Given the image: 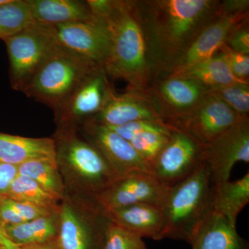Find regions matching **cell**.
<instances>
[{"instance_id":"cell-1","label":"cell","mask_w":249,"mask_h":249,"mask_svg":"<svg viewBox=\"0 0 249 249\" xmlns=\"http://www.w3.org/2000/svg\"><path fill=\"white\" fill-rule=\"evenodd\" d=\"M219 1H135L146 44L152 82L164 75L198 34L218 17Z\"/></svg>"},{"instance_id":"cell-2","label":"cell","mask_w":249,"mask_h":249,"mask_svg":"<svg viewBox=\"0 0 249 249\" xmlns=\"http://www.w3.org/2000/svg\"><path fill=\"white\" fill-rule=\"evenodd\" d=\"M110 50L104 69L108 77L127 82V90L146 91L152 83L146 44L135 1L116 0L106 18Z\"/></svg>"},{"instance_id":"cell-3","label":"cell","mask_w":249,"mask_h":249,"mask_svg":"<svg viewBox=\"0 0 249 249\" xmlns=\"http://www.w3.org/2000/svg\"><path fill=\"white\" fill-rule=\"evenodd\" d=\"M55 160L65 196L89 202L118 179L99 151L79 131L55 132Z\"/></svg>"},{"instance_id":"cell-4","label":"cell","mask_w":249,"mask_h":249,"mask_svg":"<svg viewBox=\"0 0 249 249\" xmlns=\"http://www.w3.org/2000/svg\"><path fill=\"white\" fill-rule=\"evenodd\" d=\"M212 188L206 163L169 188L161 206L163 239L189 242L196 228L213 210Z\"/></svg>"},{"instance_id":"cell-5","label":"cell","mask_w":249,"mask_h":249,"mask_svg":"<svg viewBox=\"0 0 249 249\" xmlns=\"http://www.w3.org/2000/svg\"><path fill=\"white\" fill-rule=\"evenodd\" d=\"M98 67L58 46L22 93L55 111Z\"/></svg>"},{"instance_id":"cell-6","label":"cell","mask_w":249,"mask_h":249,"mask_svg":"<svg viewBox=\"0 0 249 249\" xmlns=\"http://www.w3.org/2000/svg\"><path fill=\"white\" fill-rule=\"evenodd\" d=\"M3 41L9 55L11 88L21 92L59 46L48 25L37 22Z\"/></svg>"},{"instance_id":"cell-7","label":"cell","mask_w":249,"mask_h":249,"mask_svg":"<svg viewBox=\"0 0 249 249\" xmlns=\"http://www.w3.org/2000/svg\"><path fill=\"white\" fill-rule=\"evenodd\" d=\"M56 243L60 249H102L107 218L97 202L65 196L58 210Z\"/></svg>"},{"instance_id":"cell-8","label":"cell","mask_w":249,"mask_h":249,"mask_svg":"<svg viewBox=\"0 0 249 249\" xmlns=\"http://www.w3.org/2000/svg\"><path fill=\"white\" fill-rule=\"evenodd\" d=\"M103 67L93 70L54 111L55 132L76 131L98 114L114 92Z\"/></svg>"},{"instance_id":"cell-9","label":"cell","mask_w":249,"mask_h":249,"mask_svg":"<svg viewBox=\"0 0 249 249\" xmlns=\"http://www.w3.org/2000/svg\"><path fill=\"white\" fill-rule=\"evenodd\" d=\"M205 163L204 145L182 129L175 128L152 163L150 171L163 186L170 188Z\"/></svg>"},{"instance_id":"cell-10","label":"cell","mask_w":249,"mask_h":249,"mask_svg":"<svg viewBox=\"0 0 249 249\" xmlns=\"http://www.w3.org/2000/svg\"><path fill=\"white\" fill-rule=\"evenodd\" d=\"M47 25L60 47L96 66L104 68L111 45L106 19L93 17L82 22Z\"/></svg>"},{"instance_id":"cell-11","label":"cell","mask_w":249,"mask_h":249,"mask_svg":"<svg viewBox=\"0 0 249 249\" xmlns=\"http://www.w3.org/2000/svg\"><path fill=\"white\" fill-rule=\"evenodd\" d=\"M209 90L196 80L163 77L153 80L147 91L165 122L178 128L209 94Z\"/></svg>"},{"instance_id":"cell-12","label":"cell","mask_w":249,"mask_h":249,"mask_svg":"<svg viewBox=\"0 0 249 249\" xmlns=\"http://www.w3.org/2000/svg\"><path fill=\"white\" fill-rule=\"evenodd\" d=\"M206 163L213 184L228 181L237 162H249V119L242 117L204 145Z\"/></svg>"},{"instance_id":"cell-13","label":"cell","mask_w":249,"mask_h":249,"mask_svg":"<svg viewBox=\"0 0 249 249\" xmlns=\"http://www.w3.org/2000/svg\"><path fill=\"white\" fill-rule=\"evenodd\" d=\"M78 131L103 155L118 178L137 172L151 173L129 142L107 126L89 120Z\"/></svg>"},{"instance_id":"cell-14","label":"cell","mask_w":249,"mask_h":249,"mask_svg":"<svg viewBox=\"0 0 249 249\" xmlns=\"http://www.w3.org/2000/svg\"><path fill=\"white\" fill-rule=\"evenodd\" d=\"M169 188L146 172H137L118 178L96 197L103 211L127 205L147 204L161 208Z\"/></svg>"},{"instance_id":"cell-15","label":"cell","mask_w":249,"mask_h":249,"mask_svg":"<svg viewBox=\"0 0 249 249\" xmlns=\"http://www.w3.org/2000/svg\"><path fill=\"white\" fill-rule=\"evenodd\" d=\"M247 18L249 13L237 16H218L198 34L168 71L159 78L176 76L213 56L225 43L232 28Z\"/></svg>"},{"instance_id":"cell-16","label":"cell","mask_w":249,"mask_h":249,"mask_svg":"<svg viewBox=\"0 0 249 249\" xmlns=\"http://www.w3.org/2000/svg\"><path fill=\"white\" fill-rule=\"evenodd\" d=\"M90 120L107 127H118L139 121L167 124L147 91L141 92L132 90H127L124 94L114 91L101 111Z\"/></svg>"},{"instance_id":"cell-17","label":"cell","mask_w":249,"mask_h":249,"mask_svg":"<svg viewBox=\"0 0 249 249\" xmlns=\"http://www.w3.org/2000/svg\"><path fill=\"white\" fill-rule=\"evenodd\" d=\"M240 118L220 98L209 91L178 128L205 145L231 127Z\"/></svg>"},{"instance_id":"cell-18","label":"cell","mask_w":249,"mask_h":249,"mask_svg":"<svg viewBox=\"0 0 249 249\" xmlns=\"http://www.w3.org/2000/svg\"><path fill=\"white\" fill-rule=\"evenodd\" d=\"M103 211L111 222L142 238L163 239V215L160 206L136 204Z\"/></svg>"},{"instance_id":"cell-19","label":"cell","mask_w":249,"mask_h":249,"mask_svg":"<svg viewBox=\"0 0 249 249\" xmlns=\"http://www.w3.org/2000/svg\"><path fill=\"white\" fill-rule=\"evenodd\" d=\"M188 243L193 249H249L248 242L237 233L235 224L213 210L199 224Z\"/></svg>"},{"instance_id":"cell-20","label":"cell","mask_w":249,"mask_h":249,"mask_svg":"<svg viewBox=\"0 0 249 249\" xmlns=\"http://www.w3.org/2000/svg\"><path fill=\"white\" fill-rule=\"evenodd\" d=\"M36 22L49 25L89 20L94 17L87 1L26 0Z\"/></svg>"},{"instance_id":"cell-21","label":"cell","mask_w":249,"mask_h":249,"mask_svg":"<svg viewBox=\"0 0 249 249\" xmlns=\"http://www.w3.org/2000/svg\"><path fill=\"white\" fill-rule=\"evenodd\" d=\"M55 157L53 138H29L0 132V161L19 165L27 160Z\"/></svg>"},{"instance_id":"cell-22","label":"cell","mask_w":249,"mask_h":249,"mask_svg":"<svg viewBox=\"0 0 249 249\" xmlns=\"http://www.w3.org/2000/svg\"><path fill=\"white\" fill-rule=\"evenodd\" d=\"M249 203V173L236 181L213 184L212 209L236 225L238 214Z\"/></svg>"},{"instance_id":"cell-23","label":"cell","mask_w":249,"mask_h":249,"mask_svg":"<svg viewBox=\"0 0 249 249\" xmlns=\"http://www.w3.org/2000/svg\"><path fill=\"white\" fill-rule=\"evenodd\" d=\"M58 228V211L47 217L4 227L8 237L18 247L55 242Z\"/></svg>"},{"instance_id":"cell-24","label":"cell","mask_w":249,"mask_h":249,"mask_svg":"<svg viewBox=\"0 0 249 249\" xmlns=\"http://www.w3.org/2000/svg\"><path fill=\"white\" fill-rule=\"evenodd\" d=\"M213 56L188 69L175 76L196 80L209 89L240 81L232 75L222 51Z\"/></svg>"},{"instance_id":"cell-25","label":"cell","mask_w":249,"mask_h":249,"mask_svg":"<svg viewBox=\"0 0 249 249\" xmlns=\"http://www.w3.org/2000/svg\"><path fill=\"white\" fill-rule=\"evenodd\" d=\"M18 174L34 180L44 189L58 199H63L66 192L55 157L27 160L18 165Z\"/></svg>"},{"instance_id":"cell-26","label":"cell","mask_w":249,"mask_h":249,"mask_svg":"<svg viewBox=\"0 0 249 249\" xmlns=\"http://www.w3.org/2000/svg\"><path fill=\"white\" fill-rule=\"evenodd\" d=\"M5 197L53 210L59 209L62 201L44 189L34 180L18 174L10 186Z\"/></svg>"},{"instance_id":"cell-27","label":"cell","mask_w":249,"mask_h":249,"mask_svg":"<svg viewBox=\"0 0 249 249\" xmlns=\"http://www.w3.org/2000/svg\"><path fill=\"white\" fill-rule=\"evenodd\" d=\"M26 0H4L0 4V39L11 37L34 24Z\"/></svg>"},{"instance_id":"cell-28","label":"cell","mask_w":249,"mask_h":249,"mask_svg":"<svg viewBox=\"0 0 249 249\" xmlns=\"http://www.w3.org/2000/svg\"><path fill=\"white\" fill-rule=\"evenodd\" d=\"M209 91L220 98L240 117L249 116V83L236 82Z\"/></svg>"},{"instance_id":"cell-29","label":"cell","mask_w":249,"mask_h":249,"mask_svg":"<svg viewBox=\"0 0 249 249\" xmlns=\"http://www.w3.org/2000/svg\"><path fill=\"white\" fill-rule=\"evenodd\" d=\"M171 133L148 131L137 134L129 142L150 169L157 156L169 141Z\"/></svg>"},{"instance_id":"cell-30","label":"cell","mask_w":249,"mask_h":249,"mask_svg":"<svg viewBox=\"0 0 249 249\" xmlns=\"http://www.w3.org/2000/svg\"><path fill=\"white\" fill-rule=\"evenodd\" d=\"M102 249H147L142 237L127 229L106 221L103 231Z\"/></svg>"},{"instance_id":"cell-31","label":"cell","mask_w":249,"mask_h":249,"mask_svg":"<svg viewBox=\"0 0 249 249\" xmlns=\"http://www.w3.org/2000/svg\"><path fill=\"white\" fill-rule=\"evenodd\" d=\"M219 50L225 55L232 75L240 81L249 83V55L234 52L225 44Z\"/></svg>"},{"instance_id":"cell-32","label":"cell","mask_w":249,"mask_h":249,"mask_svg":"<svg viewBox=\"0 0 249 249\" xmlns=\"http://www.w3.org/2000/svg\"><path fill=\"white\" fill-rule=\"evenodd\" d=\"M224 44L234 52L249 55V18L232 28Z\"/></svg>"},{"instance_id":"cell-33","label":"cell","mask_w":249,"mask_h":249,"mask_svg":"<svg viewBox=\"0 0 249 249\" xmlns=\"http://www.w3.org/2000/svg\"><path fill=\"white\" fill-rule=\"evenodd\" d=\"M9 200L15 211L20 216L24 222L34 220L37 218L47 217L58 212L59 210L51 209L31 203L20 202L10 199Z\"/></svg>"},{"instance_id":"cell-34","label":"cell","mask_w":249,"mask_h":249,"mask_svg":"<svg viewBox=\"0 0 249 249\" xmlns=\"http://www.w3.org/2000/svg\"><path fill=\"white\" fill-rule=\"evenodd\" d=\"M249 0H224L219 1L218 16H237L249 13Z\"/></svg>"},{"instance_id":"cell-35","label":"cell","mask_w":249,"mask_h":249,"mask_svg":"<svg viewBox=\"0 0 249 249\" xmlns=\"http://www.w3.org/2000/svg\"><path fill=\"white\" fill-rule=\"evenodd\" d=\"M0 222L4 227L16 225L24 222L13 208L9 199L5 196L4 199L0 201Z\"/></svg>"},{"instance_id":"cell-36","label":"cell","mask_w":249,"mask_h":249,"mask_svg":"<svg viewBox=\"0 0 249 249\" xmlns=\"http://www.w3.org/2000/svg\"><path fill=\"white\" fill-rule=\"evenodd\" d=\"M17 175L18 165L0 161V194L6 196Z\"/></svg>"},{"instance_id":"cell-37","label":"cell","mask_w":249,"mask_h":249,"mask_svg":"<svg viewBox=\"0 0 249 249\" xmlns=\"http://www.w3.org/2000/svg\"><path fill=\"white\" fill-rule=\"evenodd\" d=\"M87 3L94 17L106 19L114 10L116 0H88Z\"/></svg>"},{"instance_id":"cell-38","label":"cell","mask_w":249,"mask_h":249,"mask_svg":"<svg viewBox=\"0 0 249 249\" xmlns=\"http://www.w3.org/2000/svg\"><path fill=\"white\" fill-rule=\"evenodd\" d=\"M5 231L4 226L0 222V249H18Z\"/></svg>"},{"instance_id":"cell-39","label":"cell","mask_w":249,"mask_h":249,"mask_svg":"<svg viewBox=\"0 0 249 249\" xmlns=\"http://www.w3.org/2000/svg\"><path fill=\"white\" fill-rule=\"evenodd\" d=\"M18 249H60L57 245L56 241L49 242V243L41 244V245H34L23 246L18 247Z\"/></svg>"},{"instance_id":"cell-40","label":"cell","mask_w":249,"mask_h":249,"mask_svg":"<svg viewBox=\"0 0 249 249\" xmlns=\"http://www.w3.org/2000/svg\"><path fill=\"white\" fill-rule=\"evenodd\" d=\"M4 196H3L2 195L0 194V201L2 200L3 199H4Z\"/></svg>"},{"instance_id":"cell-41","label":"cell","mask_w":249,"mask_h":249,"mask_svg":"<svg viewBox=\"0 0 249 249\" xmlns=\"http://www.w3.org/2000/svg\"><path fill=\"white\" fill-rule=\"evenodd\" d=\"M4 0H0V4H1V3L4 2Z\"/></svg>"}]
</instances>
